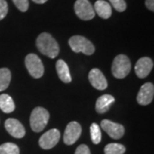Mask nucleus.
I'll list each match as a JSON object with an SVG mask.
<instances>
[{
	"mask_svg": "<svg viewBox=\"0 0 154 154\" xmlns=\"http://www.w3.org/2000/svg\"><path fill=\"white\" fill-rule=\"evenodd\" d=\"M38 50L50 58H55L59 53V45L50 33H40L36 39Z\"/></svg>",
	"mask_w": 154,
	"mask_h": 154,
	"instance_id": "obj_1",
	"label": "nucleus"
},
{
	"mask_svg": "<svg viewBox=\"0 0 154 154\" xmlns=\"http://www.w3.org/2000/svg\"><path fill=\"white\" fill-rule=\"evenodd\" d=\"M49 112L43 107L34 108L30 116V126L34 132H40L47 125L49 121Z\"/></svg>",
	"mask_w": 154,
	"mask_h": 154,
	"instance_id": "obj_2",
	"label": "nucleus"
},
{
	"mask_svg": "<svg viewBox=\"0 0 154 154\" xmlns=\"http://www.w3.org/2000/svg\"><path fill=\"white\" fill-rule=\"evenodd\" d=\"M131 70V63L129 58L124 54L116 56L113 63L111 71L113 75L117 79H123L129 74Z\"/></svg>",
	"mask_w": 154,
	"mask_h": 154,
	"instance_id": "obj_3",
	"label": "nucleus"
},
{
	"mask_svg": "<svg viewBox=\"0 0 154 154\" xmlns=\"http://www.w3.org/2000/svg\"><path fill=\"white\" fill-rule=\"evenodd\" d=\"M69 45L72 51L75 53L82 52L85 55H92L95 51L93 43L87 38L81 35L72 36L69 40Z\"/></svg>",
	"mask_w": 154,
	"mask_h": 154,
	"instance_id": "obj_4",
	"label": "nucleus"
},
{
	"mask_svg": "<svg viewBox=\"0 0 154 154\" xmlns=\"http://www.w3.org/2000/svg\"><path fill=\"white\" fill-rule=\"evenodd\" d=\"M25 65L29 74L33 78H40L44 74L43 63L36 54H28L25 58Z\"/></svg>",
	"mask_w": 154,
	"mask_h": 154,
	"instance_id": "obj_5",
	"label": "nucleus"
},
{
	"mask_svg": "<svg viewBox=\"0 0 154 154\" xmlns=\"http://www.w3.org/2000/svg\"><path fill=\"white\" fill-rule=\"evenodd\" d=\"M74 8L77 17L83 21L92 20L95 16L94 6L88 0H76Z\"/></svg>",
	"mask_w": 154,
	"mask_h": 154,
	"instance_id": "obj_6",
	"label": "nucleus"
},
{
	"mask_svg": "<svg viewBox=\"0 0 154 154\" xmlns=\"http://www.w3.org/2000/svg\"><path fill=\"white\" fill-rule=\"evenodd\" d=\"M60 132L57 128L50 129L47 132H45L42 136L39 138L38 144L39 146L45 150H49L53 148L58 143L60 140Z\"/></svg>",
	"mask_w": 154,
	"mask_h": 154,
	"instance_id": "obj_7",
	"label": "nucleus"
},
{
	"mask_svg": "<svg viewBox=\"0 0 154 154\" xmlns=\"http://www.w3.org/2000/svg\"><path fill=\"white\" fill-rule=\"evenodd\" d=\"M101 128L103 130L108 134V135L112 139L118 140L123 136L124 134V127L120 123H116L114 122L110 121L108 119H104L101 121Z\"/></svg>",
	"mask_w": 154,
	"mask_h": 154,
	"instance_id": "obj_8",
	"label": "nucleus"
},
{
	"mask_svg": "<svg viewBox=\"0 0 154 154\" xmlns=\"http://www.w3.org/2000/svg\"><path fill=\"white\" fill-rule=\"evenodd\" d=\"M81 134H82V127L80 123H78L77 122H70L67 125L64 131V134H63L64 143L68 146L75 143L77 140L81 136Z\"/></svg>",
	"mask_w": 154,
	"mask_h": 154,
	"instance_id": "obj_9",
	"label": "nucleus"
},
{
	"mask_svg": "<svg viewBox=\"0 0 154 154\" xmlns=\"http://www.w3.org/2000/svg\"><path fill=\"white\" fill-rule=\"evenodd\" d=\"M154 97V86L152 83L146 82L141 86L137 95V102L141 105H149Z\"/></svg>",
	"mask_w": 154,
	"mask_h": 154,
	"instance_id": "obj_10",
	"label": "nucleus"
},
{
	"mask_svg": "<svg viewBox=\"0 0 154 154\" xmlns=\"http://www.w3.org/2000/svg\"><path fill=\"white\" fill-rule=\"evenodd\" d=\"M7 132L11 134V136L15 138H23L25 136L26 130L22 123L15 118H9L5 122Z\"/></svg>",
	"mask_w": 154,
	"mask_h": 154,
	"instance_id": "obj_11",
	"label": "nucleus"
},
{
	"mask_svg": "<svg viewBox=\"0 0 154 154\" xmlns=\"http://www.w3.org/2000/svg\"><path fill=\"white\" fill-rule=\"evenodd\" d=\"M88 79L91 85L98 90H105L108 86L106 78L99 69H93L89 72Z\"/></svg>",
	"mask_w": 154,
	"mask_h": 154,
	"instance_id": "obj_12",
	"label": "nucleus"
},
{
	"mask_svg": "<svg viewBox=\"0 0 154 154\" xmlns=\"http://www.w3.org/2000/svg\"><path fill=\"white\" fill-rule=\"evenodd\" d=\"M153 67V61L149 57H141L137 61L134 70L136 73V75L139 78H146L152 71Z\"/></svg>",
	"mask_w": 154,
	"mask_h": 154,
	"instance_id": "obj_13",
	"label": "nucleus"
},
{
	"mask_svg": "<svg viewBox=\"0 0 154 154\" xmlns=\"http://www.w3.org/2000/svg\"><path fill=\"white\" fill-rule=\"evenodd\" d=\"M115 102V98L110 94H104L97 99L95 104L96 111L99 114L105 113L110 109V105Z\"/></svg>",
	"mask_w": 154,
	"mask_h": 154,
	"instance_id": "obj_14",
	"label": "nucleus"
},
{
	"mask_svg": "<svg viewBox=\"0 0 154 154\" xmlns=\"http://www.w3.org/2000/svg\"><path fill=\"white\" fill-rule=\"evenodd\" d=\"M94 12H96L99 17L103 19H108L111 17L112 10L110 5L105 0H98L95 2L94 6Z\"/></svg>",
	"mask_w": 154,
	"mask_h": 154,
	"instance_id": "obj_15",
	"label": "nucleus"
},
{
	"mask_svg": "<svg viewBox=\"0 0 154 154\" xmlns=\"http://www.w3.org/2000/svg\"><path fill=\"white\" fill-rule=\"evenodd\" d=\"M56 69H57V75L62 82L65 83L71 82L72 78L69 73V69L64 61L62 59L57 61L56 63Z\"/></svg>",
	"mask_w": 154,
	"mask_h": 154,
	"instance_id": "obj_16",
	"label": "nucleus"
},
{
	"mask_svg": "<svg viewBox=\"0 0 154 154\" xmlns=\"http://www.w3.org/2000/svg\"><path fill=\"white\" fill-rule=\"evenodd\" d=\"M15 103L10 95L1 94L0 95V109L5 113H11L15 110Z\"/></svg>",
	"mask_w": 154,
	"mask_h": 154,
	"instance_id": "obj_17",
	"label": "nucleus"
},
{
	"mask_svg": "<svg viewBox=\"0 0 154 154\" xmlns=\"http://www.w3.org/2000/svg\"><path fill=\"white\" fill-rule=\"evenodd\" d=\"M11 80V73L7 68L0 69V92L9 87Z\"/></svg>",
	"mask_w": 154,
	"mask_h": 154,
	"instance_id": "obj_18",
	"label": "nucleus"
},
{
	"mask_svg": "<svg viewBox=\"0 0 154 154\" xmlns=\"http://www.w3.org/2000/svg\"><path fill=\"white\" fill-rule=\"evenodd\" d=\"M125 151V146L118 143H110L105 147V154H123Z\"/></svg>",
	"mask_w": 154,
	"mask_h": 154,
	"instance_id": "obj_19",
	"label": "nucleus"
},
{
	"mask_svg": "<svg viewBox=\"0 0 154 154\" xmlns=\"http://www.w3.org/2000/svg\"><path fill=\"white\" fill-rule=\"evenodd\" d=\"M0 154H20V150L16 144L7 142L0 146Z\"/></svg>",
	"mask_w": 154,
	"mask_h": 154,
	"instance_id": "obj_20",
	"label": "nucleus"
},
{
	"mask_svg": "<svg viewBox=\"0 0 154 154\" xmlns=\"http://www.w3.org/2000/svg\"><path fill=\"white\" fill-rule=\"evenodd\" d=\"M90 134H91V139L94 144H99L101 141V130L100 128L97 123H92V125L90 127Z\"/></svg>",
	"mask_w": 154,
	"mask_h": 154,
	"instance_id": "obj_21",
	"label": "nucleus"
},
{
	"mask_svg": "<svg viewBox=\"0 0 154 154\" xmlns=\"http://www.w3.org/2000/svg\"><path fill=\"white\" fill-rule=\"evenodd\" d=\"M111 5L115 8L116 11L118 12H123L126 10L127 5L124 0H109Z\"/></svg>",
	"mask_w": 154,
	"mask_h": 154,
	"instance_id": "obj_22",
	"label": "nucleus"
},
{
	"mask_svg": "<svg viewBox=\"0 0 154 154\" xmlns=\"http://www.w3.org/2000/svg\"><path fill=\"white\" fill-rule=\"evenodd\" d=\"M14 5L17 6V8L22 12H25L28 10L29 3L28 0H12Z\"/></svg>",
	"mask_w": 154,
	"mask_h": 154,
	"instance_id": "obj_23",
	"label": "nucleus"
},
{
	"mask_svg": "<svg viewBox=\"0 0 154 154\" xmlns=\"http://www.w3.org/2000/svg\"><path fill=\"white\" fill-rule=\"evenodd\" d=\"M8 13V5L5 0H0V21L3 20L7 16Z\"/></svg>",
	"mask_w": 154,
	"mask_h": 154,
	"instance_id": "obj_24",
	"label": "nucleus"
},
{
	"mask_svg": "<svg viewBox=\"0 0 154 154\" xmlns=\"http://www.w3.org/2000/svg\"><path fill=\"white\" fill-rule=\"evenodd\" d=\"M75 154H91L90 153V150L87 145H80L77 147L75 153Z\"/></svg>",
	"mask_w": 154,
	"mask_h": 154,
	"instance_id": "obj_25",
	"label": "nucleus"
},
{
	"mask_svg": "<svg viewBox=\"0 0 154 154\" xmlns=\"http://www.w3.org/2000/svg\"><path fill=\"white\" fill-rule=\"evenodd\" d=\"M146 6L151 11H154V0H146Z\"/></svg>",
	"mask_w": 154,
	"mask_h": 154,
	"instance_id": "obj_26",
	"label": "nucleus"
},
{
	"mask_svg": "<svg viewBox=\"0 0 154 154\" xmlns=\"http://www.w3.org/2000/svg\"><path fill=\"white\" fill-rule=\"evenodd\" d=\"M34 3H36V4H39V5H41V4H45L47 0H33Z\"/></svg>",
	"mask_w": 154,
	"mask_h": 154,
	"instance_id": "obj_27",
	"label": "nucleus"
}]
</instances>
